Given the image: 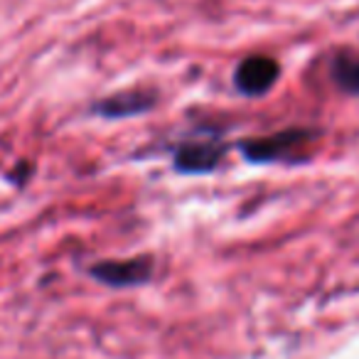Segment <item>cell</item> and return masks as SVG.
I'll list each match as a JSON object with an SVG mask.
<instances>
[{
	"label": "cell",
	"instance_id": "obj_1",
	"mask_svg": "<svg viewBox=\"0 0 359 359\" xmlns=\"http://www.w3.org/2000/svg\"><path fill=\"white\" fill-rule=\"evenodd\" d=\"M315 133L305 128H288L278 133L261 135V138H246L239 143L241 153L251 163H293L305 158V150L313 145Z\"/></svg>",
	"mask_w": 359,
	"mask_h": 359
},
{
	"label": "cell",
	"instance_id": "obj_2",
	"mask_svg": "<svg viewBox=\"0 0 359 359\" xmlns=\"http://www.w3.org/2000/svg\"><path fill=\"white\" fill-rule=\"evenodd\" d=\"M91 276L104 285L114 288H130V285H143L153 278V261L148 256H135V259H116L101 261L91 269Z\"/></svg>",
	"mask_w": 359,
	"mask_h": 359
},
{
	"label": "cell",
	"instance_id": "obj_3",
	"mask_svg": "<svg viewBox=\"0 0 359 359\" xmlns=\"http://www.w3.org/2000/svg\"><path fill=\"white\" fill-rule=\"evenodd\" d=\"M280 76V65L273 57L254 55L239 62L234 72V84L241 94L246 96H264L266 91L273 89V84Z\"/></svg>",
	"mask_w": 359,
	"mask_h": 359
},
{
	"label": "cell",
	"instance_id": "obj_4",
	"mask_svg": "<svg viewBox=\"0 0 359 359\" xmlns=\"http://www.w3.org/2000/svg\"><path fill=\"white\" fill-rule=\"evenodd\" d=\"M226 148L219 143H190L175 153V168L180 172H212L215 168H219L222 158H224Z\"/></svg>",
	"mask_w": 359,
	"mask_h": 359
},
{
	"label": "cell",
	"instance_id": "obj_5",
	"mask_svg": "<svg viewBox=\"0 0 359 359\" xmlns=\"http://www.w3.org/2000/svg\"><path fill=\"white\" fill-rule=\"evenodd\" d=\"M155 106V94L145 89H130V91H121L114 94L109 99L99 101L96 111L106 118H123V116H135V114H145Z\"/></svg>",
	"mask_w": 359,
	"mask_h": 359
},
{
	"label": "cell",
	"instance_id": "obj_6",
	"mask_svg": "<svg viewBox=\"0 0 359 359\" xmlns=\"http://www.w3.org/2000/svg\"><path fill=\"white\" fill-rule=\"evenodd\" d=\"M332 79L342 91L359 96V57H337L332 62Z\"/></svg>",
	"mask_w": 359,
	"mask_h": 359
}]
</instances>
